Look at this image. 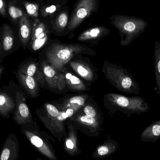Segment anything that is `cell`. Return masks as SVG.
I'll use <instances>...</instances> for the list:
<instances>
[{
	"mask_svg": "<svg viewBox=\"0 0 160 160\" xmlns=\"http://www.w3.org/2000/svg\"><path fill=\"white\" fill-rule=\"evenodd\" d=\"M36 112L46 128L60 140L66 132V123L76 112L72 109L60 110L52 102H50L44 103L40 109H37Z\"/></svg>",
	"mask_w": 160,
	"mask_h": 160,
	"instance_id": "7a4b0ae2",
	"label": "cell"
},
{
	"mask_svg": "<svg viewBox=\"0 0 160 160\" xmlns=\"http://www.w3.org/2000/svg\"><path fill=\"white\" fill-rule=\"evenodd\" d=\"M19 72L33 78L43 87L46 83L41 62H31L24 65Z\"/></svg>",
	"mask_w": 160,
	"mask_h": 160,
	"instance_id": "e0dca14e",
	"label": "cell"
},
{
	"mask_svg": "<svg viewBox=\"0 0 160 160\" xmlns=\"http://www.w3.org/2000/svg\"><path fill=\"white\" fill-rule=\"evenodd\" d=\"M19 79L22 85L25 88L30 97L36 98L39 96L40 88L39 83L33 78L19 72Z\"/></svg>",
	"mask_w": 160,
	"mask_h": 160,
	"instance_id": "d6986e66",
	"label": "cell"
},
{
	"mask_svg": "<svg viewBox=\"0 0 160 160\" xmlns=\"http://www.w3.org/2000/svg\"><path fill=\"white\" fill-rule=\"evenodd\" d=\"M88 99L86 104L80 110L88 116L102 119V117L101 113H100V111L93 103L89 102Z\"/></svg>",
	"mask_w": 160,
	"mask_h": 160,
	"instance_id": "83f0119b",
	"label": "cell"
},
{
	"mask_svg": "<svg viewBox=\"0 0 160 160\" xmlns=\"http://www.w3.org/2000/svg\"><path fill=\"white\" fill-rule=\"evenodd\" d=\"M41 62L45 81L49 88L57 93L65 92L67 87L63 73L53 68L44 60Z\"/></svg>",
	"mask_w": 160,
	"mask_h": 160,
	"instance_id": "9c48e42d",
	"label": "cell"
},
{
	"mask_svg": "<svg viewBox=\"0 0 160 160\" xmlns=\"http://www.w3.org/2000/svg\"><path fill=\"white\" fill-rule=\"evenodd\" d=\"M142 1H145V0H142Z\"/></svg>",
	"mask_w": 160,
	"mask_h": 160,
	"instance_id": "e575fe53",
	"label": "cell"
},
{
	"mask_svg": "<svg viewBox=\"0 0 160 160\" xmlns=\"http://www.w3.org/2000/svg\"><path fill=\"white\" fill-rule=\"evenodd\" d=\"M68 10L69 8L67 6H62L55 15L49 24L52 32L55 34L64 32L68 26L70 18Z\"/></svg>",
	"mask_w": 160,
	"mask_h": 160,
	"instance_id": "9a60e30c",
	"label": "cell"
},
{
	"mask_svg": "<svg viewBox=\"0 0 160 160\" xmlns=\"http://www.w3.org/2000/svg\"><path fill=\"white\" fill-rule=\"evenodd\" d=\"M89 98L87 94L71 95L53 101L52 102L60 110L65 111L72 109L77 112L86 104Z\"/></svg>",
	"mask_w": 160,
	"mask_h": 160,
	"instance_id": "8fae6325",
	"label": "cell"
},
{
	"mask_svg": "<svg viewBox=\"0 0 160 160\" xmlns=\"http://www.w3.org/2000/svg\"><path fill=\"white\" fill-rule=\"evenodd\" d=\"M141 140L144 142L156 143L160 139V119L151 123L144 129Z\"/></svg>",
	"mask_w": 160,
	"mask_h": 160,
	"instance_id": "ffe728a7",
	"label": "cell"
},
{
	"mask_svg": "<svg viewBox=\"0 0 160 160\" xmlns=\"http://www.w3.org/2000/svg\"><path fill=\"white\" fill-rule=\"evenodd\" d=\"M26 12L29 16L35 19L39 17V4L38 3L25 2H23Z\"/></svg>",
	"mask_w": 160,
	"mask_h": 160,
	"instance_id": "f1b7e54d",
	"label": "cell"
},
{
	"mask_svg": "<svg viewBox=\"0 0 160 160\" xmlns=\"http://www.w3.org/2000/svg\"><path fill=\"white\" fill-rule=\"evenodd\" d=\"M62 7V6L58 4L45 5L41 8L39 11L42 18L47 20L46 23L49 26L51 22Z\"/></svg>",
	"mask_w": 160,
	"mask_h": 160,
	"instance_id": "603a6c76",
	"label": "cell"
},
{
	"mask_svg": "<svg viewBox=\"0 0 160 160\" xmlns=\"http://www.w3.org/2000/svg\"><path fill=\"white\" fill-rule=\"evenodd\" d=\"M8 13L10 17L15 20L22 18L25 14L22 10L13 5L9 6L8 8Z\"/></svg>",
	"mask_w": 160,
	"mask_h": 160,
	"instance_id": "f546056e",
	"label": "cell"
},
{
	"mask_svg": "<svg viewBox=\"0 0 160 160\" xmlns=\"http://www.w3.org/2000/svg\"><path fill=\"white\" fill-rule=\"evenodd\" d=\"M79 54L96 56L97 52L83 44H64L58 40L53 41L45 50L44 61L61 71L65 68L71 59Z\"/></svg>",
	"mask_w": 160,
	"mask_h": 160,
	"instance_id": "6da1fadb",
	"label": "cell"
},
{
	"mask_svg": "<svg viewBox=\"0 0 160 160\" xmlns=\"http://www.w3.org/2000/svg\"><path fill=\"white\" fill-rule=\"evenodd\" d=\"M68 128V134L66 141L65 146L66 149L69 150V154H77L78 150L77 145V133L76 127L72 124L67 122Z\"/></svg>",
	"mask_w": 160,
	"mask_h": 160,
	"instance_id": "7402d4cb",
	"label": "cell"
},
{
	"mask_svg": "<svg viewBox=\"0 0 160 160\" xmlns=\"http://www.w3.org/2000/svg\"><path fill=\"white\" fill-rule=\"evenodd\" d=\"M36 160H42L41 159L39 158H37Z\"/></svg>",
	"mask_w": 160,
	"mask_h": 160,
	"instance_id": "d6a6232c",
	"label": "cell"
},
{
	"mask_svg": "<svg viewBox=\"0 0 160 160\" xmlns=\"http://www.w3.org/2000/svg\"><path fill=\"white\" fill-rule=\"evenodd\" d=\"M155 78L158 93L160 97V42L156 41L154 52Z\"/></svg>",
	"mask_w": 160,
	"mask_h": 160,
	"instance_id": "d4e9b609",
	"label": "cell"
},
{
	"mask_svg": "<svg viewBox=\"0 0 160 160\" xmlns=\"http://www.w3.org/2000/svg\"><path fill=\"white\" fill-rule=\"evenodd\" d=\"M20 145L15 134L11 133L6 139L0 152V160H18Z\"/></svg>",
	"mask_w": 160,
	"mask_h": 160,
	"instance_id": "7c38bea8",
	"label": "cell"
},
{
	"mask_svg": "<svg viewBox=\"0 0 160 160\" xmlns=\"http://www.w3.org/2000/svg\"><path fill=\"white\" fill-rule=\"evenodd\" d=\"M61 71L63 74L68 90L74 92H83L88 90V87L83 81L75 73L69 71L66 68Z\"/></svg>",
	"mask_w": 160,
	"mask_h": 160,
	"instance_id": "ac0fdd59",
	"label": "cell"
},
{
	"mask_svg": "<svg viewBox=\"0 0 160 160\" xmlns=\"http://www.w3.org/2000/svg\"><path fill=\"white\" fill-rule=\"evenodd\" d=\"M68 120L78 126L88 129L91 132H96L100 128L102 119L88 116L80 109Z\"/></svg>",
	"mask_w": 160,
	"mask_h": 160,
	"instance_id": "5bb4252c",
	"label": "cell"
},
{
	"mask_svg": "<svg viewBox=\"0 0 160 160\" xmlns=\"http://www.w3.org/2000/svg\"><path fill=\"white\" fill-rule=\"evenodd\" d=\"M6 5L3 0H0V14L5 17L6 15Z\"/></svg>",
	"mask_w": 160,
	"mask_h": 160,
	"instance_id": "4dcf8cb0",
	"label": "cell"
},
{
	"mask_svg": "<svg viewBox=\"0 0 160 160\" xmlns=\"http://www.w3.org/2000/svg\"><path fill=\"white\" fill-rule=\"evenodd\" d=\"M118 144L115 142H105L103 145L99 147L95 153V157H104L111 153H113L118 148Z\"/></svg>",
	"mask_w": 160,
	"mask_h": 160,
	"instance_id": "4316f807",
	"label": "cell"
},
{
	"mask_svg": "<svg viewBox=\"0 0 160 160\" xmlns=\"http://www.w3.org/2000/svg\"><path fill=\"white\" fill-rule=\"evenodd\" d=\"M14 119L16 123L19 125L33 122L32 117L28 105L24 100L19 99L18 94H17V109Z\"/></svg>",
	"mask_w": 160,
	"mask_h": 160,
	"instance_id": "2e32d148",
	"label": "cell"
},
{
	"mask_svg": "<svg viewBox=\"0 0 160 160\" xmlns=\"http://www.w3.org/2000/svg\"><path fill=\"white\" fill-rule=\"evenodd\" d=\"M111 23L119 32L120 44L126 47L139 37L146 30L148 22L143 19L133 16L116 14L110 18Z\"/></svg>",
	"mask_w": 160,
	"mask_h": 160,
	"instance_id": "3957f363",
	"label": "cell"
},
{
	"mask_svg": "<svg viewBox=\"0 0 160 160\" xmlns=\"http://www.w3.org/2000/svg\"><path fill=\"white\" fill-rule=\"evenodd\" d=\"M2 47L6 51H8L12 49L14 45V36L12 29L9 25H4L2 35Z\"/></svg>",
	"mask_w": 160,
	"mask_h": 160,
	"instance_id": "484cf974",
	"label": "cell"
},
{
	"mask_svg": "<svg viewBox=\"0 0 160 160\" xmlns=\"http://www.w3.org/2000/svg\"><path fill=\"white\" fill-rule=\"evenodd\" d=\"M102 72L106 79L119 91L135 95L140 93L139 83L127 69L115 64L104 62Z\"/></svg>",
	"mask_w": 160,
	"mask_h": 160,
	"instance_id": "5b68a950",
	"label": "cell"
},
{
	"mask_svg": "<svg viewBox=\"0 0 160 160\" xmlns=\"http://www.w3.org/2000/svg\"><path fill=\"white\" fill-rule=\"evenodd\" d=\"M51 30L46 22L35 19L33 24L31 39L32 51L37 52L44 48L49 41Z\"/></svg>",
	"mask_w": 160,
	"mask_h": 160,
	"instance_id": "ba28073f",
	"label": "cell"
},
{
	"mask_svg": "<svg viewBox=\"0 0 160 160\" xmlns=\"http://www.w3.org/2000/svg\"><path fill=\"white\" fill-rule=\"evenodd\" d=\"M80 58H76L75 56L68 64L76 74L85 81L89 82H95L98 78L96 68L82 57Z\"/></svg>",
	"mask_w": 160,
	"mask_h": 160,
	"instance_id": "30bf717a",
	"label": "cell"
},
{
	"mask_svg": "<svg viewBox=\"0 0 160 160\" xmlns=\"http://www.w3.org/2000/svg\"><path fill=\"white\" fill-rule=\"evenodd\" d=\"M1 43H0V52H1Z\"/></svg>",
	"mask_w": 160,
	"mask_h": 160,
	"instance_id": "836d02e7",
	"label": "cell"
},
{
	"mask_svg": "<svg viewBox=\"0 0 160 160\" xmlns=\"http://www.w3.org/2000/svg\"><path fill=\"white\" fill-rule=\"evenodd\" d=\"M15 103L13 99L7 94L0 93V114L7 117L13 110Z\"/></svg>",
	"mask_w": 160,
	"mask_h": 160,
	"instance_id": "cb8c5ba5",
	"label": "cell"
},
{
	"mask_svg": "<svg viewBox=\"0 0 160 160\" xmlns=\"http://www.w3.org/2000/svg\"><path fill=\"white\" fill-rule=\"evenodd\" d=\"M99 6V0H77L64 33L67 34L78 29L86 19L98 12Z\"/></svg>",
	"mask_w": 160,
	"mask_h": 160,
	"instance_id": "52a82bcc",
	"label": "cell"
},
{
	"mask_svg": "<svg viewBox=\"0 0 160 160\" xmlns=\"http://www.w3.org/2000/svg\"><path fill=\"white\" fill-rule=\"evenodd\" d=\"M104 105L112 112H120L125 114L142 113L150 107L143 98L139 96L128 97L121 94L108 93L104 97Z\"/></svg>",
	"mask_w": 160,
	"mask_h": 160,
	"instance_id": "277c9868",
	"label": "cell"
},
{
	"mask_svg": "<svg viewBox=\"0 0 160 160\" xmlns=\"http://www.w3.org/2000/svg\"><path fill=\"white\" fill-rule=\"evenodd\" d=\"M110 32V29L105 26H94L83 31L78 37L77 40L80 42L97 43L108 35Z\"/></svg>",
	"mask_w": 160,
	"mask_h": 160,
	"instance_id": "4fadbf2b",
	"label": "cell"
},
{
	"mask_svg": "<svg viewBox=\"0 0 160 160\" xmlns=\"http://www.w3.org/2000/svg\"><path fill=\"white\" fill-rule=\"evenodd\" d=\"M19 25L21 41L23 46L25 47L31 40L33 25L26 14L20 19Z\"/></svg>",
	"mask_w": 160,
	"mask_h": 160,
	"instance_id": "44dd1931",
	"label": "cell"
},
{
	"mask_svg": "<svg viewBox=\"0 0 160 160\" xmlns=\"http://www.w3.org/2000/svg\"><path fill=\"white\" fill-rule=\"evenodd\" d=\"M4 68L2 67H0V76L2 74V72Z\"/></svg>",
	"mask_w": 160,
	"mask_h": 160,
	"instance_id": "1f68e13d",
	"label": "cell"
},
{
	"mask_svg": "<svg viewBox=\"0 0 160 160\" xmlns=\"http://www.w3.org/2000/svg\"><path fill=\"white\" fill-rule=\"evenodd\" d=\"M22 126V133L37 150L49 159H57L54 148L49 142L52 138L45 131L41 130L33 121Z\"/></svg>",
	"mask_w": 160,
	"mask_h": 160,
	"instance_id": "8992f818",
	"label": "cell"
}]
</instances>
